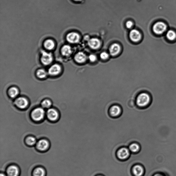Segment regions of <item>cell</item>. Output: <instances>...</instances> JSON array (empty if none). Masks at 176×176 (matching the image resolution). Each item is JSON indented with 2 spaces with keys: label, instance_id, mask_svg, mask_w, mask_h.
Instances as JSON below:
<instances>
[{
  "label": "cell",
  "instance_id": "obj_29",
  "mask_svg": "<svg viewBox=\"0 0 176 176\" xmlns=\"http://www.w3.org/2000/svg\"><path fill=\"white\" fill-rule=\"evenodd\" d=\"M133 25V23L132 22L129 21H127L126 23V27L128 28H130L132 27Z\"/></svg>",
  "mask_w": 176,
  "mask_h": 176
},
{
  "label": "cell",
  "instance_id": "obj_24",
  "mask_svg": "<svg viewBox=\"0 0 176 176\" xmlns=\"http://www.w3.org/2000/svg\"><path fill=\"white\" fill-rule=\"evenodd\" d=\"M46 73L45 71L43 69H40L37 72V75L38 77L40 78H43L46 77Z\"/></svg>",
  "mask_w": 176,
  "mask_h": 176
},
{
  "label": "cell",
  "instance_id": "obj_1",
  "mask_svg": "<svg viewBox=\"0 0 176 176\" xmlns=\"http://www.w3.org/2000/svg\"><path fill=\"white\" fill-rule=\"evenodd\" d=\"M151 100V96L145 92L142 93L138 96L136 103L140 107H145L150 104Z\"/></svg>",
  "mask_w": 176,
  "mask_h": 176
},
{
  "label": "cell",
  "instance_id": "obj_8",
  "mask_svg": "<svg viewBox=\"0 0 176 176\" xmlns=\"http://www.w3.org/2000/svg\"><path fill=\"white\" fill-rule=\"evenodd\" d=\"M46 171L45 168L42 166H37L33 169V176H46Z\"/></svg>",
  "mask_w": 176,
  "mask_h": 176
},
{
  "label": "cell",
  "instance_id": "obj_17",
  "mask_svg": "<svg viewBox=\"0 0 176 176\" xmlns=\"http://www.w3.org/2000/svg\"><path fill=\"white\" fill-rule=\"evenodd\" d=\"M133 172L135 175L141 176L143 175L144 170L142 166L139 165H137L135 166L133 168Z\"/></svg>",
  "mask_w": 176,
  "mask_h": 176
},
{
  "label": "cell",
  "instance_id": "obj_5",
  "mask_svg": "<svg viewBox=\"0 0 176 176\" xmlns=\"http://www.w3.org/2000/svg\"><path fill=\"white\" fill-rule=\"evenodd\" d=\"M167 28V26L164 22H158L155 23L153 27V30L156 34L160 35L163 33Z\"/></svg>",
  "mask_w": 176,
  "mask_h": 176
},
{
  "label": "cell",
  "instance_id": "obj_27",
  "mask_svg": "<svg viewBox=\"0 0 176 176\" xmlns=\"http://www.w3.org/2000/svg\"><path fill=\"white\" fill-rule=\"evenodd\" d=\"M100 57L102 59L105 60L108 58L109 57V55L106 52H104L101 54Z\"/></svg>",
  "mask_w": 176,
  "mask_h": 176
},
{
  "label": "cell",
  "instance_id": "obj_10",
  "mask_svg": "<svg viewBox=\"0 0 176 176\" xmlns=\"http://www.w3.org/2000/svg\"><path fill=\"white\" fill-rule=\"evenodd\" d=\"M130 38L133 42H137L141 38V35L139 32L136 30H133L130 33Z\"/></svg>",
  "mask_w": 176,
  "mask_h": 176
},
{
  "label": "cell",
  "instance_id": "obj_13",
  "mask_svg": "<svg viewBox=\"0 0 176 176\" xmlns=\"http://www.w3.org/2000/svg\"><path fill=\"white\" fill-rule=\"evenodd\" d=\"M47 115L48 118L52 121H55L58 117V114L57 112L54 109H49L47 113Z\"/></svg>",
  "mask_w": 176,
  "mask_h": 176
},
{
  "label": "cell",
  "instance_id": "obj_28",
  "mask_svg": "<svg viewBox=\"0 0 176 176\" xmlns=\"http://www.w3.org/2000/svg\"><path fill=\"white\" fill-rule=\"evenodd\" d=\"M89 58L91 62H94L95 61H96V56L93 55H90L89 56Z\"/></svg>",
  "mask_w": 176,
  "mask_h": 176
},
{
  "label": "cell",
  "instance_id": "obj_12",
  "mask_svg": "<svg viewBox=\"0 0 176 176\" xmlns=\"http://www.w3.org/2000/svg\"><path fill=\"white\" fill-rule=\"evenodd\" d=\"M61 67L59 65L55 64L50 67L49 70L48 72L51 75L56 76L61 72Z\"/></svg>",
  "mask_w": 176,
  "mask_h": 176
},
{
  "label": "cell",
  "instance_id": "obj_15",
  "mask_svg": "<svg viewBox=\"0 0 176 176\" xmlns=\"http://www.w3.org/2000/svg\"><path fill=\"white\" fill-rule=\"evenodd\" d=\"M121 113V109L120 107L117 105L113 106L110 108V113L112 116L117 117Z\"/></svg>",
  "mask_w": 176,
  "mask_h": 176
},
{
  "label": "cell",
  "instance_id": "obj_3",
  "mask_svg": "<svg viewBox=\"0 0 176 176\" xmlns=\"http://www.w3.org/2000/svg\"><path fill=\"white\" fill-rule=\"evenodd\" d=\"M6 173L7 176H19L20 174L19 167L16 164H11L7 168Z\"/></svg>",
  "mask_w": 176,
  "mask_h": 176
},
{
  "label": "cell",
  "instance_id": "obj_25",
  "mask_svg": "<svg viewBox=\"0 0 176 176\" xmlns=\"http://www.w3.org/2000/svg\"><path fill=\"white\" fill-rule=\"evenodd\" d=\"M139 146L136 143H133L130 147V150L134 152H137L139 150Z\"/></svg>",
  "mask_w": 176,
  "mask_h": 176
},
{
  "label": "cell",
  "instance_id": "obj_20",
  "mask_svg": "<svg viewBox=\"0 0 176 176\" xmlns=\"http://www.w3.org/2000/svg\"><path fill=\"white\" fill-rule=\"evenodd\" d=\"M62 55L65 56L70 55L72 53L71 48L68 45H65L61 49Z\"/></svg>",
  "mask_w": 176,
  "mask_h": 176
},
{
  "label": "cell",
  "instance_id": "obj_21",
  "mask_svg": "<svg viewBox=\"0 0 176 176\" xmlns=\"http://www.w3.org/2000/svg\"><path fill=\"white\" fill-rule=\"evenodd\" d=\"M44 46L46 49L52 50L55 46V43L51 40H48L44 42Z\"/></svg>",
  "mask_w": 176,
  "mask_h": 176
},
{
  "label": "cell",
  "instance_id": "obj_2",
  "mask_svg": "<svg viewBox=\"0 0 176 176\" xmlns=\"http://www.w3.org/2000/svg\"><path fill=\"white\" fill-rule=\"evenodd\" d=\"M35 146L37 150L40 152H44L49 149L50 144L47 140L42 139L37 142Z\"/></svg>",
  "mask_w": 176,
  "mask_h": 176
},
{
  "label": "cell",
  "instance_id": "obj_16",
  "mask_svg": "<svg viewBox=\"0 0 176 176\" xmlns=\"http://www.w3.org/2000/svg\"><path fill=\"white\" fill-rule=\"evenodd\" d=\"M88 44L91 48L94 49L98 48L100 45V41L96 38H92L90 39L89 41Z\"/></svg>",
  "mask_w": 176,
  "mask_h": 176
},
{
  "label": "cell",
  "instance_id": "obj_22",
  "mask_svg": "<svg viewBox=\"0 0 176 176\" xmlns=\"http://www.w3.org/2000/svg\"><path fill=\"white\" fill-rule=\"evenodd\" d=\"M19 93L18 89L15 87L10 88L9 91V94L10 96L12 98L15 97L18 95Z\"/></svg>",
  "mask_w": 176,
  "mask_h": 176
},
{
  "label": "cell",
  "instance_id": "obj_31",
  "mask_svg": "<svg viewBox=\"0 0 176 176\" xmlns=\"http://www.w3.org/2000/svg\"><path fill=\"white\" fill-rule=\"evenodd\" d=\"M0 176H7L6 173H3V172H1Z\"/></svg>",
  "mask_w": 176,
  "mask_h": 176
},
{
  "label": "cell",
  "instance_id": "obj_23",
  "mask_svg": "<svg viewBox=\"0 0 176 176\" xmlns=\"http://www.w3.org/2000/svg\"><path fill=\"white\" fill-rule=\"evenodd\" d=\"M167 38L170 40H173L176 38V33L172 30H170L168 31L166 35Z\"/></svg>",
  "mask_w": 176,
  "mask_h": 176
},
{
  "label": "cell",
  "instance_id": "obj_14",
  "mask_svg": "<svg viewBox=\"0 0 176 176\" xmlns=\"http://www.w3.org/2000/svg\"><path fill=\"white\" fill-rule=\"evenodd\" d=\"M121 50V47L117 44H112L109 49L110 55L112 56H115Z\"/></svg>",
  "mask_w": 176,
  "mask_h": 176
},
{
  "label": "cell",
  "instance_id": "obj_30",
  "mask_svg": "<svg viewBox=\"0 0 176 176\" xmlns=\"http://www.w3.org/2000/svg\"><path fill=\"white\" fill-rule=\"evenodd\" d=\"M153 176H165L164 175H162V174L160 173H157L155 174V175Z\"/></svg>",
  "mask_w": 176,
  "mask_h": 176
},
{
  "label": "cell",
  "instance_id": "obj_19",
  "mask_svg": "<svg viewBox=\"0 0 176 176\" xmlns=\"http://www.w3.org/2000/svg\"><path fill=\"white\" fill-rule=\"evenodd\" d=\"M25 143L29 147H33L36 145L37 143L36 139L32 136H29L26 138Z\"/></svg>",
  "mask_w": 176,
  "mask_h": 176
},
{
  "label": "cell",
  "instance_id": "obj_4",
  "mask_svg": "<svg viewBox=\"0 0 176 176\" xmlns=\"http://www.w3.org/2000/svg\"><path fill=\"white\" fill-rule=\"evenodd\" d=\"M44 114L45 112L43 108H38L33 110L31 113V116L34 120L39 121L44 118Z\"/></svg>",
  "mask_w": 176,
  "mask_h": 176
},
{
  "label": "cell",
  "instance_id": "obj_32",
  "mask_svg": "<svg viewBox=\"0 0 176 176\" xmlns=\"http://www.w3.org/2000/svg\"><path fill=\"white\" fill-rule=\"evenodd\" d=\"M74 1H82V0H74Z\"/></svg>",
  "mask_w": 176,
  "mask_h": 176
},
{
  "label": "cell",
  "instance_id": "obj_11",
  "mask_svg": "<svg viewBox=\"0 0 176 176\" xmlns=\"http://www.w3.org/2000/svg\"><path fill=\"white\" fill-rule=\"evenodd\" d=\"M130 152L126 148H122L118 152V156L121 159H125L128 158L130 155Z\"/></svg>",
  "mask_w": 176,
  "mask_h": 176
},
{
  "label": "cell",
  "instance_id": "obj_18",
  "mask_svg": "<svg viewBox=\"0 0 176 176\" xmlns=\"http://www.w3.org/2000/svg\"><path fill=\"white\" fill-rule=\"evenodd\" d=\"M75 59L78 62L82 63L86 61L87 56L83 52H79L76 55Z\"/></svg>",
  "mask_w": 176,
  "mask_h": 176
},
{
  "label": "cell",
  "instance_id": "obj_26",
  "mask_svg": "<svg viewBox=\"0 0 176 176\" xmlns=\"http://www.w3.org/2000/svg\"><path fill=\"white\" fill-rule=\"evenodd\" d=\"M42 105L43 107L48 108L51 105V103L49 100H45L43 101Z\"/></svg>",
  "mask_w": 176,
  "mask_h": 176
},
{
  "label": "cell",
  "instance_id": "obj_6",
  "mask_svg": "<svg viewBox=\"0 0 176 176\" xmlns=\"http://www.w3.org/2000/svg\"><path fill=\"white\" fill-rule=\"evenodd\" d=\"M51 54L45 52H42L41 60L42 63L45 65H48L51 63L53 60Z\"/></svg>",
  "mask_w": 176,
  "mask_h": 176
},
{
  "label": "cell",
  "instance_id": "obj_7",
  "mask_svg": "<svg viewBox=\"0 0 176 176\" xmlns=\"http://www.w3.org/2000/svg\"><path fill=\"white\" fill-rule=\"evenodd\" d=\"M15 103L17 106L21 109L25 108L28 105V101L27 99L22 97L16 99Z\"/></svg>",
  "mask_w": 176,
  "mask_h": 176
},
{
  "label": "cell",
  "instance_id": "obj_9",
  "mask_svg": "<svg viewBox=\"0 0 176 176\" xmlns=\"http://www.w3.org/2000/svg\"><path fill=\"white\" fill-rule=\"evenodd\" d=\"M67 39L71 43H77L80 40L79 35L76 33H69L67 36Z\"/></svg>",
  "mask_w": 176,
  "mask_h": 176
},
{
  "label": "cell",
  "instance_id": "obj_33",
  "mask_svg": "<svg viewBox=\"0 0 176 176\" xmlns=\"http://www.w3.org/2000/svg\"></svg>",
  "mask_w": 176,
  "mask_h": 176
}]
</instances>
